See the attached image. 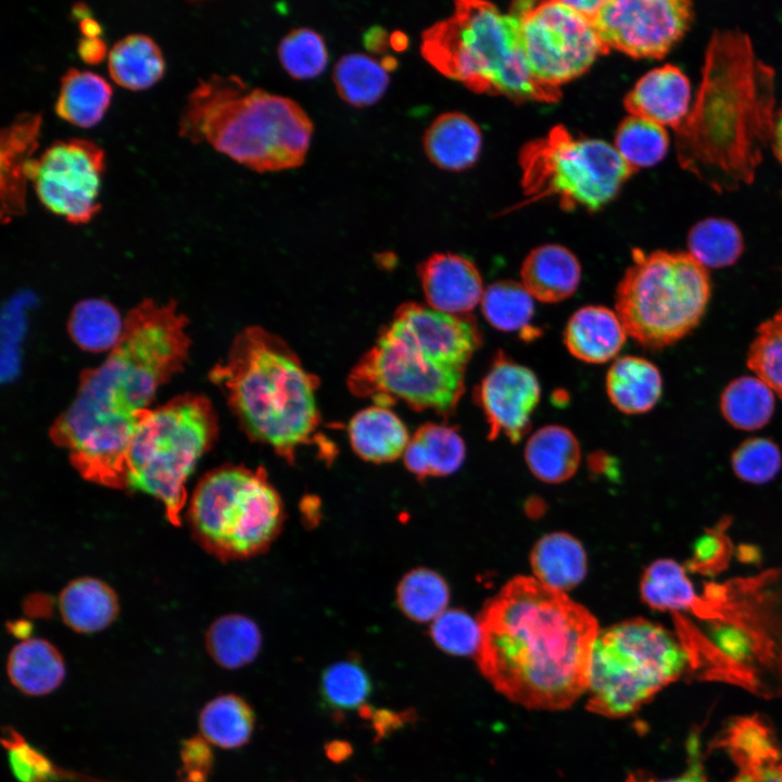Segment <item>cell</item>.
Segmentation results:
<instances>
[{"mask_svg": "<svg viewBox=\"0 0 782 782\" xmlns=\"http://www.w3.org/2000/svg\"><path fill=\"white\" fill-rule=\"evenodd\" d=\"M187 350L185 321L174 306L144 303L129 315L118 344L81 376L73 402L52 426V440L85 479L125 489L137 425Z\"/></svg>", "mask_w": 782, "mask_h": 782, "instance_id": "1", "label": "cell"}, {"mask_svg": "<svg viewBox=\"0 0 782 782\" xmlns=\"http://www.w3.org/2000/svg\"><path fill=\"white\" fill-rule=\"evenodd\" d=\"M478 621L479 668L509 701L559 710L586 692L598 626L564 592L516 577L487 604Z\"/></svg>", "mask_w": 782, "mask_h": 782, "instance_id": "2", "label": "cell"}, {"mask_svg": "<svg viewBox=\"0 0 782 782\" xmlns=\"http://www.w3.org/2000/svg\"><path fill=\"white\" fill-rule=\"evenodd\" d=\"M697 93L674 130L679 165L718 193L754 181L774 126L775 72L749 36L715 30L705 50Z\"/></svg>", "mask_w": 782, "mask_h": 782, "instance_id": "3", "label": "cell"}, {"mask_svg": "<svg viewBox=\"0 0 782 782\" xmlns=\"http://www.w3.org/2000/svg\"><path fill=\"white\" fill-rule=\"evenodd\" d=\"M212 377L251 440L286 462L292 464L318 437L319 379L278 336L261 327L244 329Z\"/></svg>", "mask_w": 782, "mask_h": 782, "instance_id": "4", "label": "cell"}, {"mask_svg": "<svg viewBox=\"0 0 782 782\" xmlns=\"http://www.w3.org/2000/svg\"><path fill=\"white\" fill-rule=\"evenodd\" d=\"M179 135L207 142L258 173L301 166L310 149L313 123L294 100L235 76L200 78L179 119Z\"/></svg>", "mask_w": 782, "mask_h": 782, "instance_id": "5", "label": "cell"}, {"mask_svg": "<svg viewBox=\"0 0 782 782\" xmlns=\"http://www.w3.org/2000/svg\"><path fill=\"white\" fill-rule=\"evenodd\" d=\"M420 53L439 73L475 92L517 102L553 103L562 97L560 89L533 76L517 14L487 1L455 2L451 16L422 31Z\"/></svg>", "mask_w": 782, "mask_h": 782, "instance_id": "6", "label": "cell"}, {"mask_svg": "<svg viewBox=\"0 0 782 782\" xmlns=\"http://www.w3.org/2000/svg\"><path fill=\"white\" fill-rule=\"evenodd\" d=\"M710 297L709 270L689 252L634 249L615 307L628 336L659 351L699 325Z\"/></svg>", "mask_w": 782, "mask_h": 782, "instance_id": "7", "label": "cell"}, {"mask_svg": "<svg viewBox=\"0 0 782 782\" xmlns=\"http://www.w3.org/2000/svg\"><path fill=\"white\" fill-rule=\"evenodd\" d=\"M690 661L683 642L658 623L634 618L611 626L593 644L586 708L608 718L633 714Z\"/></svg>", "mask_w": 782, "mask_h": 782, "instance_id": "8", "label": "cell"}, {"mask_svg": "<svg viewBox=\"0 0 782 782\" xmlns=\"http://www.w3.org/2000/svg\"><path fill=\"white\" fill-rule=\"evenodd\" d=\"M216 431L214 411L203 398L186 395L151 408L129 444L125 489L156 497L169 521L179 525L186 482Z\"/></svg>", "mask_w": 782, "mask_h": 782, "instance_id": "9", "label": "cell"}, {"mask_svg": "<svg viewBox=\"0 0 782 782\" xmlns=\"http://www.w3.org/2000/svg\"><path fill=\"white\" fill-rule=\"evenodd\" d=\"M190 519L201 542L224 559H242L265 552L285 522L280 494L264 468L224 466L198 484Z\"/></svg>", "mask_w": 782, "mask_h": 782, "instance_id": "10", "label": "cell"}, {"mask_svg": "<svg viewBox=\"0 0 782 782\" xmlns=\"http://www.w3.org/2000/svg\"><path fill=\"white\" fill-rule=\"evenodd\" d=\"M521 186L529 201L555 197L565 210L597 211L610 202L634 173L615 147L576 137L557 125L520 152Z\"/></svg>", "mask_w": 782, "mask_h": 782, "instance_id": "11", "label": "cell"}, {"mask_svg": "<svg viewBox=\"0 0 782 782\" xmlns=\"http://www.w3.org/2000/svg\"><path fill=\"white\" fill-rule=\"evenodd\" d=\"M466 367L438 362L414 343L383 328L348 377L350 391L390 407L396 400L416 411L450 416L465 392Z\"/></svg>", "mask_w": 782, "mask_h": 782, "instance_id": "12", "label": "cell"}, {"mask_svg": "<svg viewBox=\"0 0 782 782\" xmlns=\"http://www.w3.org/2000/svg\"><path fill=\"white\" fill-rule=\"evenodd\" d=\"M527 63L542 84L558 88L584 74L607 51L592 20L566 1L516 2Z\"/></svg>", "mask_w": 782, "mask_h": 782, "instance_id": "13", "label": "cell"}, {"mask_svg": "<svg viewBox=\"0 0 782 782\" xmlns=\"http://www.w3.org/2000/svg\"><path fill=\"white\" fill-rule=\"evenodd\" d=\"M104 151L84 138L56 140L26 166L27 179L42 205L74 224L89 222L98 201Z\"/></svg>", "mask_w": 782, "mask_h": 782, "instance_id": "14", "label": "cell"}, {"mask_svg": "<svg viewBox=\"0 0 782 782\" xmlns=\"http://www.w3.org/2000/svg\"><path fill=\"white\" fill-rule=\"evenodd\" d=\"M694 16L688 0H603L592 23L607 51L661 59L684 37Z\"/></svg>", "mask_w": 782, "mask_h": 782, "instance_id": "15", "label": "cell"}, {"mask_svg": "<svg viewBox=\"0 0 782 782\" xmlns=\"http://www.w3.org/2000/svg\"><path fill=\"white\" fill-rule=\"evenodd\" d=\"M540 394L532 370L500 351L474 389V400L489 426V439L504 434L513 443L520 441L530 428Z\"/></svg>", "mask_w": 782, "mask_h": 782, "instance_id": "16", "label": "cell"}, {"mask_svg": "<svg viewBox=\"0 0 782 782\" xmlns=\"http://www.w3.org/2000/svg\"><path fill=\"white\" fill-rule=\"evenodd\" d=\"M384 328L452 366L466 367L482 344L471 315L447 314L415 302L400 305Z\"/></svg>", "mask_w": 782, "mask_h": 782, "instance_id": "17", "label": "cell"}, {"mask_svg": "<svg viewBox=\"0 0 782 782\" xmlns=\"http://www.w3.org/2000/svg\"><path fill=\"white\" fill-rule=\"evenodd\" d=\"M737 768L730 782H782V749L758 716L731 720L717 740Z\"/></svg>", "mask_w": 782, "mask_h": 782, "instance_id": "18", "label": "cell"}, {"mask_svg": "<svg viewBox=\"0 0 782 782\" xmlns=\"http://www.w3.org/2000/svg\"><path fill=\"white\" fill-rule=\"evenodd\" d=\"M421 288L430 307L468 315L481 302L483 285L477 266L454 253H433L418 265Z\"/></svg>", "mask_w": 782, "mask_h": 782, "instance_id": "19", "label": "cell"}, {"mask_svg": "<svg viewBox=\"0 0 782 782\" xmlns=\"http://www.w3.org/2000/svg\"><path fill=\"white\" fill-rule=\"evenodd\" d=\"M691 83L676 65L666 64L643 75L625 98L630 115L676 130L691 110Z\"/></svg>", "mask_w": 782, "mask_h": 782, "instance_id": "20", "label": "cell"}, {"mask_svg": "<svg viewBox=\"0 0 782 782\" xmlns=\"http://www.w3.org/2000/svg\"><path fill=\"white\" fill-rule=\"evenodd\" d=\"M39 113H22L1 130V217L9 220L25 211L26 166L38 144Z\"/></svg>", "mask_w": 782, "mask_h": 782, "instance_id": "21", "label": "cell"}, {"mask_svg": "<svg viewBox=\"0 0 782 782\" xmlns=\"http://www.w3.org/2000/svg\"><path fill=\"white\" fill-rule=\"evenodd\" d=\"M627 336L617 313L602 305H588L569 318L564 342L576 358L589 364H602L619 353Z\"/></svg>", "mask_w": 782, "mask_h": 782, "instance_id": "22", "label": "cell"}, {"mask_svg": "<svg viewBox=\"0 0 782 782\" xmlns=\"http://www.w3.org/2000/svg\"><path fill=\"white\" fill-rule=\"evenodd\" d=\"M521 282L533 299L557 303L571 297L581 279L576 255L560 244H543L531 250L522 262Z\"/></svg>", "mask_w": 782, "mask_h": 782, "instance_id": "23", "label": "cell"}, {"mask_svg": "<svg viewBox=\"0 0 782 782\" xmlns=\"http://www.w3.org/2000/svg\"><path fill=\"white\" fill-rule=\"evenodd\" d=\"M348 434L356 455L374 464L390 463L403 456L411 439L399 416L379 405L356 413L348 425Z\"/></svg>", "mask_w": 782, "mask_h": 782, "instance_id": "24", "label": "cell"}, {"mask_svg": "<svg viewBox=\"0 0 782 782\" xmlns=\"http://www.w3.org/2000/svg\"><path fill=\"white\" fill-rule=\"evenodd\" d=\"M482 147L478 125L459 112L440 114L426 129L424 149L438 167L459 172L476 163Z\"/></svg>", "mask_w": 782, "mask_h": 782, "instance_id": "25", "label": "cell"}, {"mask_svg": "<svg viewBox=\"0 0 782 782\" xmlns=\"http://www.w3.org/2000/svg\"><path fill=\"white\" fill-rule=\"evenodd\" d=\"M11 684L28 696L55 691L65 678V663L59 649L39 638L25 639L12 647L7 661Z\"/></svg>", "mask_w": 782, "mask_h": 782, "instance_id": "26", "label": "cell"}, {"mask_svg": "<svg viewBox=\"0 0 782 782\" xmlns=\"http://www.w3.org/2000/svg\"><path fill=\"white\" fill-rule=\"evenodd\" d=\"M457 428L436 422L420 426L403 453L404 465L418 479L454 474L465 459Z\"/></svg>", "mask_w": 782, "mask_h": 782, "instance_id": "27", "label": "cell"}, {"mask_svg": "<svg viewBox=\"0 0 782 782\" xmlns=\"http://www.w3.org/2000/svg\"><path fill=\"white\" fill-rule=\"evenodd\" d=\"M606 391L610 402L625 414L651 411L663 393V377L649 361L639 356H622L609 367Z\"/></svg>", "mask_w": 782, "mask_h": 782, "instance_id": "28", "label": "cell"}, {"mask_svg": "<svg viewBox=\"0 0 782 782\" xmlns=\"http://www.w3.org/2000/svg\"><path fill=\"white\" fill-rule=\"evenodd\" d=\"M59 610L65 625L79 633H94L110 626L117 616L115 592L105 582L81 577L60 593Z\"/></svg>", "mask_w": 782, "mask_h": 782, "instance_id": "29", "label": "cell"}, {"mask_svg": "<svg viewBox=\"0 0 782 782\" xmlns=\"http://www.w3.org/2000/svg\"><path fill=\"white\" fill-rule=\"evenodd\" d=\"M530 560L537 580L562 592L579 584L586 572L582 545L564 532L551 533L539 540Z\"/></svg>", "mask_w": 782, "mask_h": 782, "instance_id": "30", "label": "cell"}, {"mask_svg": "<svg viewBox=\"0 0 782 782\" xmlns=\"http://www.w3.org/2000/svg\"><path fill=\"white\" fill-rule=\"evenodd\" d=\"M108 68L117 85L141 90L163 76L165 62L160 47L151 37L130 34L117 40L109 51Z\"/></svg>", "mask_w": 782, "mask_h": 782, "instance_id": "31", "label": "cell"}, {"mask_svg": "<svg viewBox=\"0 0 782 782\" xmlns=\"http://www.w3.org/2000/svg\"><path fill=\"white\" fill-rule=\"evenodd\" d=\"M111 97L112 87L102 76L70 67L61 77L55 112L68 123L90 127L102 118Z\"/></svg>", "mask_w": 782, "mask_h": 782, "instance_id": "32", "label": "cell"}, {"mask_svg": "<svg viewBox=\"0 0 782 782\" xmlns=\"http://www.w3.org/2000/svg\"><path fill=\"white\" fill-rule=\"evenodd\" d=\"M525 457L537 478L558 483L576 472L580 463V446L569 429L550 425L540 428L530 437Z\"/></svg>", "mask_w": 782, "mask_h": 782, "instance_id": "33", "label": "cell"}, {"mask_svg": "<svg viewBox=\"0 0 782 782\" xmlns=\"http://www.w3.org/2000/svg\"><path fill=\"white\" fill-rule=\"evenodd\" d=\"M254 726L253 708L243 697L232 693L212 698L199 714L201 735L223 749L244 746L252 736Z\"/></svg>", "mask_w": 782, "mask_h": 782, "instance_id": "34", "label": "cell"}, {"mask_svg": "<svg viewBox=\"0 0 782 782\" xmlns=\"http://www.w3.org/2000/svg\"><path fill=\"white\" fill-rule=\"evenodd\" d=\"M640 591L651 608L673 615L695 611L702 603L686 567L670 558L657 559L644 570Z\"/></svg>", "mask_w": 782, "mask_h": 782, "instance_id": "35", "label": "cell"}, {"mask_svg": "<svg viewBox=\"0 0 782 782\" xmlns=\"http://www.w3.org/2000/svg\"><path fill=\"white\" fill-rule=\"evenodd\" d=\"M371 693L370 676L356 657L335 661L321 673V707L338 720L349 712H361L368 706Z\"/></svg>", "mask_w": 782, "mask_h": 782, "instance_id": "36", "label": "cell"}, {"mask_svg": "<svg viewBox=\"0 0 782 782\" xmlns=\"http://www.w3.org/2000/svg\"><path fill=\"white\" fill-rule=\"evenodd\" d=\"M205 646L214 661L225 669H239L260 653L262 634L249 617L230 614L215 619L205 634Z\"/></svg>", "mask_w": 782, "mask_h": 782, "instance_id": "37", "label": "cell"}, {"mask_svg": "<svg viewBox=\"0 0 782 782\" xmlns=\"http://www.w3.org/2000/svg\"><path fill=\"white\" fill-rule=\"evenodd\" d=\"M720 412L732 427L754 431L764 428L772 418L775 394L756 376H741L731 380L720 395Z\"/></svg>", "mask_w": 782, "mask_h": 782, "instance_id": "38", "label": "cell"}, {"mask_svg": "<svg viewBox=\"0 0 782 782\" xmlns=\"http://www.w3.org/2000/svg\"><path fill=\"white\" fill-rule=\"evenodd\" d=\"M126 328L118 311L101 299H86L73 308L68 331L75 343L91 352H111Z\"/></svg>", "mask_w": 782, "mask_h": 782, "instance_id": "39", "label": "cell"}, {"mask_svg": "<svg viewBox=\"0 0 782 782\" xmlns=\"http://www.w3.org/2000/svg\"><path fill=\"white\" fill-rule=\"evenodd\" d=\"M688 252L704 267L724 268L735 264L744 252L742 231L723 217H707L688 232Z\"/></svg>", "mask_w": 782, "mask_h": 782, "instance_id": "40", "label": "cell"}, {"mask_svg": "<svg viewBox=\"0 0 782 782\" xmlns=\"http://www.w3.org/2000/svg\"><path fill=\"white\" fill-rule=\"evenodd\" d=\"M332 79L339 97L356 108L375 104L390 83L380 62L360 52L341 56L333 67Z\"/></svg>", "mask_w": 782, "mask_h": 782, "instance_id": "41", "label": "cell"}, {"mask_svg": "<svg viewBox=\"0 0 782 782\" xmlns=\"http://www.w3.org/2000/svg\"><path fill=\"white\" fill-rule=\"evenodd\" d=\"M481 310L489 324L497 330L529 332L530 337L539 333L530 327L534 314L533 298L522 283L512 280L491 283L483 292Z\"/></svg>", "mask_w": 782, "mask_h": 782, "instance_id": "42", "label": "cell"}, {"mask_svg": "<svg viewBox=\"0 0 782 782\" xmlns=\"http://www.w3.org/2000/svg\"><path fill=\"white\" fill-rule=\"evenodd\" d=\"M670 144L667 128L646 118L629 115L618 126L614 147L633 171L652 167L667 154Z\"/></svg>", "mask_w": 782, "mask_h": 782, "instance_id": "43", "label": "cell"}, {"mask_svg": "<svg viewBox=\"0 0 782 782\" xmlns=\"http://www.w3.org/2000/svg\"><path fill=\"white\" fill-rule=\"evenodd\" d=\"M400 610L417 622L433 621L446 610L450 591L445 580L428 568H415L405 573L396 586Z\"/></svg>", "mask_w": 782, "mask_h": 782, "instance_id": "44", "label": "cell"}, {"mask_svg": "<svg viewBox=\"0 0 782 782\" xmlns=\"http://www.w3.org/2000/svg\"><path fill=\"white\" fill-rule=\"evenodd\" d=\"M746 364L782 400V306L757 327Z\"/></svg>", "mask_w": 782, "mask_h": 782, "instance_id": "45", "label": "cell"}, {"mask_svg": "<svg viewBox=\"0 0 782 782\" xmlns=\"http://www.w3.org/2000/svg\"><path fill=\"white\" fill-rule=\"evenodd\" d=\"M278 58L294 79H311L320 75L328 63L324 38L307 27L294 28L278 45Z\"/></svg>", "mask_w": 782, "mask_h": 782, "instance_id": "46", "label": "cell"}, {"mask_svg": "<svg viewBox=\"0 0 782 782\" xmlns=\"http://www.w3.org/2000/svg\"><path fill=\"white\" fill-rule=\"evenodd\" d=\"M730 463L740 480L760 485L778 476L782 468V453L773 440L752 437L733 450Z\"/></svg>", "mask_w": 782, "mask_h": 782, "instance_id": "47", "label": "cell"}, {"mask_svg": "<svg viewBox=\"0 0 782 782\" xmlns=\"http://www.w3.org/2000/svg\"><path fill=\"white\" fill-rule=\"evenodd\" d=\"M429 633L434 644L449 654L466 656L479 652V621L463 610L446 609L432 621Z\"/></svg>", "mask_w": 782, "mask_h": 782, "instance_id": "48", "label": "cell"}, {"mask_svg": "<svg viewBox=\"0 0 782 782\" xmlns=\"http://www.w3.org/2000/svg\"><path fill=\"white\" fill-rule=\"evenodd\" d=\"M1 743L18 782H54L60 775L53 762L11 727L3 728Z\"/></svg>", "mask_w": 782, "mask_h": 782, "instance_id": "49", "label": "cell"}, {"mask_svg": "<svg viewBox=\"0 0 782 782\" xmlns=\"http://www.w3.org/2000/svg\"><path fill=\"white\" fill-rule=\"evenodd\" d=\"M731 552L730 539L723 530L709 529L695 542L692 558L685 567L703 575H714L727 567Z\"/></svg>", "mask_w": 782, "mask_h": 782, "instance_id": "50", "label": "cell"}, {"mask_svg": "<svg viewBox=\"0 0 782 782\" xmlns=\"http://www.w3.org/2000/svg\"><path fill=\"white\" fill-rule=\"evenodd\" d=\"M214 765V754L210 743L200 734L181 743L180 782H207Z\"/></svg>", "mask_w": 782, "mask_h": 782, "instance_id": "51", "label": "cell"}, {"mask_svg": "<svg viewBox=\"0 0 782 782\" xmlns=\"http://www.w3.org/2000/svg\"><path fill=\"white\" fill-rule=\"evenodd\" d=\"M689 767L679 777L669 779H655L642 772L629 774L626 782H707L702 762L699 760V744L696 736L691 737L689 744Z\"/></svg>", "mask_w": 782, "mask_h": 782, "instance_id": "52", "label": "cell"}, {"mask_svg": "<svg viewBox=\"0 0 782 782\" xmlns=\"http://www.w3.org/2000/svg\"><path fill=\"white\" fill-rule=\"evenodd\" d=\"M24 303L25 301L15 298L11 302H9V305H7V310L3 312L7 317V319H3V323H7L9 338V342L7 345L9 346V377L13 375V370L16 368L17 364V342L21 339L24 329L23 312L25 305H22Z\"/></svg>", "mask_w": 782, "mask_h": 782, "instance_id": "53", "label": "cell"}, {"mask_svg": "<svg viewBox=\"0 0 782 782\" xmlns=\"http://www.w3.org/2000/svg\"><path fill=\"white\" fill-rule=\"evenodd\" d=\"M363 42L368 51L384 53L390 47V35L381 26H373L364 34Z\"/></svg>", "mask_w": 782, "mask_h": 782, "instance_id": "54", "label": "cell"}, {"mask_svg": "<svg viewBox=\"0 0 782 782\" xmlns=\"http://www.w3.org/2000/svg\"><path fill=\"white\" fill-rule=\"evenodd\" d=\"M78 51L80 56L87 62H99L103 59L105 47L101 39L96 37H86L79 43Z\"/></svg>", "mask_w": 782, "mask_h": 782, "instance_id": "55", "label": "cell"}, {"mask_svg": "<svg viewBox=\"0 0 782 782\" xmlns=\"http://www.w3.org/2000/svg\"><path fill=\"white\" fill-rule=\"evenodd\" d=\"M771 148L778 161L782 164V105L775 112Z\"/></svg>", "mask_w": 782, "mask_h": 782, "instance_id": "56", "label": "cell"}, {"mask_svg": "<svg viewBox=\"0 0 782 782\" xmlns=\"http://www.w3.org/2000/svg\"><path fill=\"white\" fill-rule=\"evenodd\" d=\"M578 13L592 20L600 10L603 0L566 1Z\"/></svg>", "mask_w": 782, "mask_h": 782, "instance_id": "57", "label": "cell"}, {"mask_svg": "<svg viewBox=\"0 0 782 782\" xmlns=\"http://www.w3.org/2000/svg\"><path fill=\"white\" fill-rule=\"evenodd\" d=\"M349 745L344 742H332L327 747V755L330 759L340 761L349 755Z\"/></svg>", "mask_w": 782, "mask_h": 782, "instance_id": "58", "label": "cell"}, {"mask_svg": "<svg viewBox=\"0 0 782 782\" xmlns=\"http://www.w3.org/2000/svg\"><path fill=\"white\" fill-rule=\"evenodd\" d=\"M408 47V37L401 30H394L390 34V48L396 52H402Z\"/></svg>", "mask_w": 782, "mask_h": 782, "instance_id": "59", "label": "cell"}, {"mask_svg": "<svg viewBox=\"0 0 782 782\" xmlns=\"http://www.w3.org/2000/svg\"><path fill=\"white\" fill-rule=\"evenodd\" d=\"M380 64L388 73L389 71H394L398 67V60L392 55H386L382 58Z\"/></svg>", "mask_w": 782, "mask_h": 782, "instance_id": "60", "label": "cell"}]
</instances>
